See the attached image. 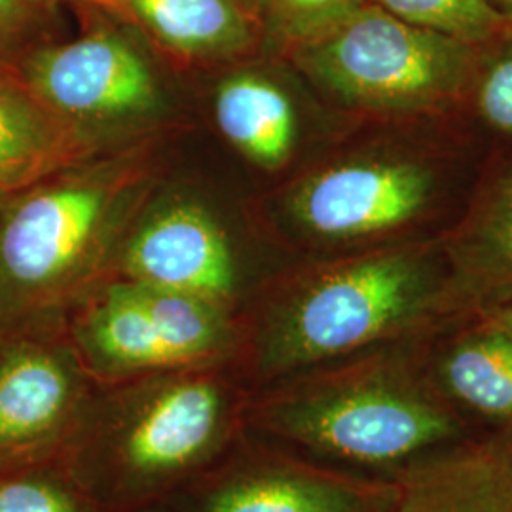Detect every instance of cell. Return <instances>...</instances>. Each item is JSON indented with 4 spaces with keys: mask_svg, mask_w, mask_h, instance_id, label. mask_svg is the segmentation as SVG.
Wrapping results in <instances>:
<instances>
[{
    "mask_svg": "<svg viewBox=\"0 0 512 512\" xmlns=\"http://www.w3.org/2000/svg\"><path fill=\"white\" fill-rule=\"evenodd\" d=\"M490 158L454 116L355 122L279 186L270 217L296 260L440 243L469 211Z\"/></svg>",
    "mask_w": 512,
    "mask_h": 512,
    "instance_id": "1",
    "label": "cell"
},
{
    "mask_svg": "<svg viewBox=\"0 0 512 512\" xmlns=\"http://www.w3.org/2000/svg\"><path fill=\"white\" fill-rule=\"evenodd\" d=\"M467 313L446 241L298 260L241 315L238 368L255 389Z\"/></svg>",
    "mask_w": 512,
    "mask_h": 512,
    "instance_id": "2",
    "label": "cell"
},
{
    "mask_svg": "<svg viewBox=\"0 0 512 512\" xmlns=\"http://www.w3.org/2000/svg\"><path fill=\"white\" fill-rule=\"evenodd\" d=\"M421 338L251 389L247 433L332 469L391 482L418 461L478 439L429 382Z\"/></svg>",
    "mask_w": 512,
    "mask_h": 512,
    "instance_id": "3",
    "label": "cell"
},
{
    "mask_svg": "<svg viewBox=\"0 0 512 512\" xmlns=\"http://www.w3.org/2000/svg\"><path fill=\"white\" fill-rule=\"evenodd\" d=\"M236 363L97 384L63 463L103 512L165 505L245 435Z\"/></svg>",
    "mask_w": 512,
    "mask_h": 512,
    "instance_id": "4",
    "label": "cell"
},
{
    "mask_svg": "<svg viewBox=\"0 0 512 512\" xmlns=\"http://www.w3.org/2000/svg\"><path fill=\"white\" fill-rule=\"evenodd\" d=\"M145 150L74 164L0 205V332L65 325L114 275L150 186Z\"/></svg>",
    "mask_w": 512,
    "mask_h": 512,
    "instance_id": "5",
    "label": "cell"
},
{
    "mask_svg": "<svg viewBox=\"0 0 512 512\" xmlns=\"http://www.w3.org/2000/svg\"><path fill=\"white\" fill-rule=\"evenodd\" d=\"M475 48L368 2L285 59L330 109L353 122H378L454 116Z\"/></svg>",
    "mask_w": 512,
    "mask_h": 512,
    "instance_id": "6",
    "label": "cell"
},
{
    "mask_svg": "<svg viewBox=\"0 0 512 512\" xmlns=\"http://www.w3.org/2000/svg\"><path fill=\"white\" fill-rule=\"evenodd\" d=\"M67 336L97 384L198 366L238 365L241 321L190 294L112 275L67 319Z\"/></svg>",
    "mask_w": 512,
    "mask_h": 512,
    "instance_id": "7",
    "label": "cell"
},
{
    "mask_svg": "<svg viewBox=\"0 0 512 512\" xmlns=\"http://www.w3.org/2000/svg\"><path fill=\"white\" fill-rule=\"evenodd\" d=\"M95 385L65 325L0 332V473L63 461Z\"/></svg>",
    "mask_w": 512,
    "mask_h": 512,
    "instance_id": "8",
    "label": "cell"
},
{
    "mask_svg": "<svg viewBox=\"0 0 512 512\" xmlns=\"http://www.w3.org/2000/svg\"><path fill=\"white\" fill-rule=\"evenodd\" d=\"M397 484L338 471L245 435L164 507L171 512H391Z\"/></svg>",
    "mask_w": 512,
    "mask_h": 512,
    "instance_id": "9",
    "label": "cell"
},
{
    "mask_svg": "<svg viewBox=\"0 0 512 512\" xmlns=\"http://www.w3.org/2000/svg\"><path fill=\"white\" fill-rule=\"evenodd\" d=\"M19 80L46 109L90 139L93 131L143 126L164 107L147 55L109 27L40 44L21 63Z\"/></svg>",
    "mask_w": 512,
    "mask_h": 512,
    "instance_id": "10",
    "label": "cell"
},
{
    "mask_svg": "<svg viewBox=\"0 0 512 512\" xmlns=\"http://www.w3.org/2000/svg\"><path fill=\"white\" fill-rule=\"evenodd\" d=\"M220 135L264 175L291 181L355 122L330 109L285 57L226 76L215 92Z\"/></svg>",
    "mask_w": 512,
    "mask_h": 512,
    "instance_id": "11",
    "label": "cell"
},
{
    "mask_svg": "<svg viewBox=\"0 0 512 512\" xmlns=\"http://www.w3.org/2000/svg\"><path fill=\"white\" fill-rule=\"evenodd\" d=\"M114 275L190 294L241 315L272 283L247 270L215 217L192 202L150 211L122 241Z\"/></svg>",
    "mask_w": 512,
    "mask_h": 512,
    "instance_id": "12",
    "label": "cell"
},
{
    "mask_svg": "<svg viewBox=\"0 0 512 512\" xmlns=\"http://www.w3.org/2000/svg\"><path fill=\"white\" fill-rule=\"evenodd\" d=\"M420 349L429 382L478 439L511 431V330L467 313L423 336Z\"/></svg>",
    "mask_w": 512,
    "mask_h": 512,
    "instance_id": "13",
    "label": "cell"
},
{
    "mask_svg": "<svg viewBox=\"0 0 512 512\" xmlns=\"http://www.w3.org/2000/svg\"><path fill=\"white\" fill-rule=\"evenodd\" d=\"M446 251L465 310L482 313L512 302V156L490 158Z\"/></svg>",
    "mask_w": 512,
    "mask_h": 512,
    "instance_id": "14",
    "label": "cell"
},
{
    "mask_svg": "<svg viewBox=\"0 0 512 512\" xmlns=\"http://www.w3.org/2000/svg\"><path fill=\"white\" fill-rule=\"evenodd\" d=\"M93 139L46 109L19 78L0 76V205L80 164Z\"/></svg>",
    "mask_w": 512,
    "mask_h": 512,
    "instance_id": "15",
    "label": "cell"
},
{
    "mask_svg": "<svg viewBox=\"0 0 512 512\" xmlns=\"http://www.w3.org/2000/svg\"><path fill=\"white\" fill-rule=\"evenodd\" d=\"M393 482L391 512H512L511 486L488 439L418 461Z\"/></svg>",
    "mask_w": 512,
    "mask_h": 512,
    "instance_id": "16",
    "label": "cell"
},
{
    "mask_svg": "<svg viewBox=\"0 0 512 512\" xmlns=\"http://www.w3.org/2000/svg\"><path fill=\"white\" fill-rule=\"evenodd\" d=\"M126 16L186 59H234L264 46L251 0H129Z\"/></svg>",
    "mask_w": 512,
    "mask_h": 512,
    "instance_id": "17",
    "label": "cell"
},
{
    "mask_svg": "<svg viewBox=\"0 0 512 512\" xmlns=\"http://www.w3.org/2000/svg\"><path fill=\"white\" fill-rule=\"evenodd\" d=\"M454 118L492 158L512 156V23L478 44Z\"/></svg>",
    "mask_w": 512,
    "mask_h": 512,
    "instance_id": "18",
    "label": "cell"
},
{
    "mask_svg": "<svg viewBox=\"0 0 512 512\" xmlns=\"http://www.w3.org/2000/svg\"><path fill=\"white\" fill-rule=\"evenodd\" d=\"M262 27L264 46L285 57L294 48L323 37L368 0H251Z\"/></svg>",
    "mask_w": 512,
    "mask_h": 512,
    "instance_id": "19",
    "label": "cell"
},
{
    "mask_svg": "<svg viewBox=\"0 0 512 512\" xmlns=\"http://www.w3.org/2000/svg\"><path fill=\"white\" fill-rule=\"evenodd\" d=\"M395 18L454 38L465 44H484L503 33L512 21L488 0H368Z\"/></svg>",
    "mask_w": 512,
    "mask_h": 512,
    "instance_id": "20",
    "label": "cell"
},
{
    "mask_svg": "<svg viewBox=\"0 0 512 512\" xmlns=\"http://www.w3.org/2000/svg\"><path fill=\"white\" fill-rule=\"evenodd\" d=\"M0 512H103L63 461L0 473Z\"/></svg>",
    "mask_w": 512,
    "mask_h": 512,
    "instance_id": "21",
    "label": "cell"
},
{
    "mask_svg": "<svg viewBox=\"0 0 512 512\" xmlns=\"http://www.w3.org/2000/svg\"><path fill=\"white\" fill-rule=\"evenodd\" d=\"M54 0H0V76L19 78L25 57L48 42Z\"/></svg>",
    "mask_w": 512,
    "mask_h": 512,
    "instance_id": "22",
    "label": "cell"
},
{
    "mask_svg": "<svg viewBox=\"0 0 512 512\" xmlns=\"http://www.w3.org/2000/svg\"><path fill=\"white\" fill-rule=\"evenodd\" d=\"M488 440H490L495 456H497L501 467H503V473L507 476V482H509L512 492V429L511 431L494 435V437H488Z\"/></svg>",
    "mask_w": 512,
    "mask_h": 512,
    "instance_id": "23",
    "label": "cell"
},
{
    "mask_svg": "<svg viewBox=\"0 0 512 512\" xmlns=\"http://www.w3.org/2000/svg\"><path fill=\"white\" fill-rule=\"evenodd\" d=\"M484 315H488L490 319H494L497 325H501L503 329L511 330L512 332V302L503 304L494 310L482 311Z\"/></svg>",
    "mask_w": 512,
    "mask_h": 512,
    "instance_id": "24",
    "label": "cell"
},
{
    "mask_svg": "<svg viewBox=\"0 0 512 512\" xmlns=\"http://www.w3.org/2000/svg\"><path fill=\"white\" fill-rule=\"evenodd\" d=\"M55 4L63 2V0H54ZM73 2H84L90 6H97V8H105L110 12H118V14H126L128 10L129 0H73Z\"/></svg>",
    "mask_w": 512,
    "mask_h": 512,
    "instance_id": "25",
    "label": "cell"
},
{
    "mask_svg": "<svg viewBox=\"0 0 512 512\" xmlns=\"http://www.w3.org/2000/svg\"><path fill=\"white\" fill-rule=\"evenodd\" d=\"M497 12H501L505 18L512 21V0H488Z\"/></svg>",
    "mask_w": 512,
    "mask_h": 512,
    "instance_id": "26",
    "label": "cell"
},
{
    "mask_svg": "<svg viewBox=\"0 0 512 512\" xmlns=\"http://www.w3.org/2000/svg\"><path fill=\"white\" fill-rule=\"evenodd\" d=\"M139 512H171L167 507H164V505H160V507H150V509H145V511H139Z\"/></svg>",
    "mask_w": 512,
    "mask_h": 512,
    "instance_id": "27",
    "label": "cell"
}]
</instances>
